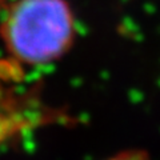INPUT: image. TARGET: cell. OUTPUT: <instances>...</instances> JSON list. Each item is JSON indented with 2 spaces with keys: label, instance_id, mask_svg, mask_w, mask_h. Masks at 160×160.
I'll return each instance as SVG.
<instances>
[{
  "label": "cell",
  "instance_id": "cell-1",
  "mask_svg": "<svg viewBox=\"0 0 160 160\" xmlns=\"http://www.w3.org/2000/svg\"><path fill=\"white\" fill-rule=\"evenodd\" d=\"M0 35L19 63L43 66L69 51L76 24L66 0H16L3 19Z\"/></svg>",
  "mask_w": 160,
  "mask_h": 160
},
{
  "label": "cell",
  "instance_id": "cell-3",
  "mask_svg": "<svg viewBox=\"0 0 160 160\" xmlns=\"http://www.w3.org/2000/svg\"><path fill=\"white\" fill-rule=\"evenodd\" d=\"M3 3H4V0H0V7L3 6Z\"/></svg>",
  "mask_w": 160,
  "mask_h": 160
},
{
  "label": "cell",
  "instance_id": "cell-2",
  "mask_svg": "<svg viewBox=\"0 0 160 160\" xmlns=\"http://www.w3.org/2000/svg\"><path fill=\"white\" fill-rule=\"evenodd\" d=\"M106 160H149V155L144 149H126Z\"/></svg>",
  "mask_w": 160,
  "mask_h": 160
}]
</instances>
